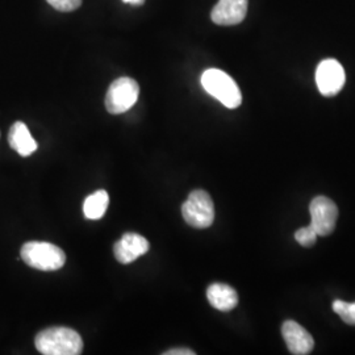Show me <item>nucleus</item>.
<instances>
[{
	"label": "nucleus",
	"instance_id": "nucleus-1",
	"mask_svg": "<svg viewBox=\"0 0 355 355\" xmlns=\"http://www.w3.org/2000/svg\"><path fill=\"white\" fill-rule=\"evenodd\" d=\"M35 345L38 352L44 355H78L83 350V341L79 333L64 327H54L40 331Z\"/></svg>",
	"mask_w": 355,
	"mask_h": 355
},
{
	"label": "nucleus",
	"instance_id": "nucleus-2",
	"mask_svg": "<svg viewBox=\"0 0 355 355\" xmlns=\"http://www.w3.org/2000/svg\"><path fill=\"white\" fill-rule=\"evenodd\" d=\"M203 89L227 108L234 110L240 107L242 95L240 87L232 76L218 69H208L202 76Z\"/></svg>",
	"mask_w": 355,
	"mask_h": 355
},
{
	"label": "nucleus",
	"instance_id": "nucleus-3",
	"mask_svg": "<svg viewBox=\"0 0 355 355\" xmlns=\"http://www.w3.org/2000/svg\"><path fill=\"white\" fill-rule=\"evenodd\" d=\"M20 255L28 266L41 271L60 270L66 262L64 250L51 242H26L21 248Z\"/></svg>",
	"mask_w": 355,
	"mask_h": 355
},
{
	"label": "nucleus",
	"instance_id": "nucleus-4",
	"mask_svg": "<svg viewBox=\"0 0 355 355\" xmlns=\"http://www.w3.org/2000/svg\"><path fill=\"white\" fill-rule=\"evenodd\" d=\"M182 216L193 228L211 227L215 220V205L209 193L203 190L192 191L182 205Z\"/></svg>",
	"mask_w": 355,
	"mask_h": 355
},
{
	"label": "nucleus",
	"instance_id": "nucleus-5",
	"mask_svg": "<svg viewBox=\"0 0 355 355\" xmlns=\"http://www.w3.org/2000/svg\"><path fill=\"white\" fill-rule=\"evenodd\" d=\"M139 83L128 76H121L111 83L105 95V108L110 114H121L129 111L139 99Z\"/></svg>",
	"mask_w": 355,
	"mask_h": 355
},
{
	"label": "nucleus",
	"instance_id": "nucleus-6",
	"mask_svg": "<svg viewBox=\"0 0 355 355\" xmlns=\"http://www.w3.org/2000/svg\"><path fill=\"white\" fill-rule=\"evenodd\" d=\"M309 212L312 217L311 227L315 229L318 236H329L336 228L338 218V208L333 200L325 196H318L312 200Z\"/></svg>",
	"mask_w": 355,
	"mask_h": 355
},
{
	"label": "nucleus",
	"instance_id": "nucleus-7",
	"mask_svg": "<svg viewBox=\"0 0 355 355\" xmlns=\"http://www.w3.org/2000/svg\"><path fill=\"white\" fill-rule=\"evenodd\" d=\"M346 82L343 64L336 60H325L320 62L316 70L318 89L324 96L337 95Z\"/></svg>",
	"mask_w": 355,
	"mask_h": 355
},
{
	"label": "nucleus",
	"instance_id": "nucleus-8",
	"mask_svg": "<svg viewBox=\"0 0 355 355\" xmlns=\"http://www.w3.org/2000/svg\"><path fill=\"white\" fill-rule=\"evenodd\" d=\"M282 334L291 354H309L315 347L313 337L296 321H286L282 327Z\"/></svg>",
	"mask_w": 355,
	"mask_h": 355
},
{
	"label": "nucleus",
	"instance_id": "nucleus-9",
	"mask_svg": "<svg viewBox=\"0 0 355 355\" xmlns=\"http://www.w3.org/2000/svg\"><path fill=\"white\" fill-rule=\"evenodd\" d=\"M248 4V0H218L211 19L217 26H237L246 17Z\"/></svg>",
	"mask_w": 355,
	"mask_h": 355
},
{
	"label": "nucleus",
	"instance_id": "nucleus-10",
	"mask_svg": "<svg viewBox=\"0 0 355 355\" xmlns=\"http://www.w3.org/2000/svg\"><path fill=\"white\" fill-rule=\"evenodd\" d=\"M149 248L150 245L145 237L137 233H127L114 243V257L120 263L128 265L135 262L141 255L148 253Z\"/></svg>",
	"mask_w": 355,
	"mask_h": 355
},
{
	"label": "nucleus",
	"instance_id": "nucleus-11",
	"mask_svg": "<svg viewBox=\"0 0 355 355\" xmlns=\"http://www.w3.org/2000/svg\"><path fill=\"white\" fill-rule=\"evenodd\" d=\"M207 297L209 304L216 309L228 312L239 304V295L228 284L214 283L207 290Z\"/></svg>",
	"mask_w": 355,
	"mask_h": 355
},
{
	"label": "nucleus",
	"instance_id": "nucleus-12",
	"mask_svg": "<svg viewBox=\"0 0 355 355\" xmlns=\"http://www.w3.org/2000/svg\"><path fill=\"white\" fill-rule=\"evenodd\" d=\"M10 146L21 157H29L37 150V142L32 137L29 129L24 123H15L8 135Z\"/></svg>",
	"mask_w": 355,
	"mask_h": 355
},
{
	"label": "nucleus",
	"instance_id": "nucleus-13",
	"mask_svg": "<svg viewBox=\"0 0 355 355\" xmlns=\"http://www.w3.org/2000/svg\"><path fill=\"white\" fill-rule=\"evenodd\" d=\"M110 196L107 191L99 190L89 195L83 204V212L89 220H101L107 212Z\"/></svg>",
	"mask_w": 355,
	"mask_h": 355
},
{
	"label": "nucleus",
	"instance_id": "nucleus-14",
	"mask_svg": "<svg viewBox=\"0 0 355 355\" xmlns=\"http://www.w3.org/2000/svg\"><path fill=\"white\" fill-rule=\"evenodd\" d=\"M333 311L341 318L345 324L355 325V303H346L343 300H334Z\"/></svg>",
	"mask_w": 355,
	"mask_h": 355
},
{
	"label": "nucleus",
	"instance_id": "nucleus-15",
	"mask_svg": "<svg viewBox=\"0 0 355 355\" xmlns=\"http://www.w3.org/2000/svg\"><path fill=\"white\" fill-rule=\"evenodd\" d=\"M295 240L299 242L302 246L309 248V246H312V245L316 243L318 233L315 232V229L309 225V227L299 229V230L295 233Z\"/></svg>",
	"mask_w": 355,
	"mask_h": 355
},
{
	"label": "nucleus",
	"instance_id": "nucleus-16",
	"mask_svg": "<svg viewBox=\"0 0 355 355\" xmlns=\"http://www.w3.org/2000/svg\"><path fill=\"white\" fill-rule=\"evenodd\" d=\"M46 1L53 8L61 12H71L82 6V0H46Z\"/></svg>",
	"mask_w": 355,
	"mask_h": 355
},
{
	"label": "nucleus",
	"instance_id": "nucleus-17",
	"mask_svg": "<svg viewBox=\"0 0 355 355\" xmlns=\"http://www.w3.org/2000/svg\"><path fill=\"white\" fill-rule=\"evenodd\" d=\"M195 352H192L190 349H171L168 352H166L165 355H193Z\"/></svg>",
	"mask_w": 355,
	"mask_h": 355
},
{
	"label": "nucleus",
	"instance_id": "nucleus-18",
	"mask_svg": "<svg viewBox=\"0 0 355 355\" xmlns=\"http://www.w3.org/2000/svg\"><path fill=\"white\" fill-rule=\"evenodd\" d=\"M124 3L132 4V6H142L145 3V0H123Z\"/></svg>",
	"mask_w": 355,
	"mask_h": 355
}]
</instances>
